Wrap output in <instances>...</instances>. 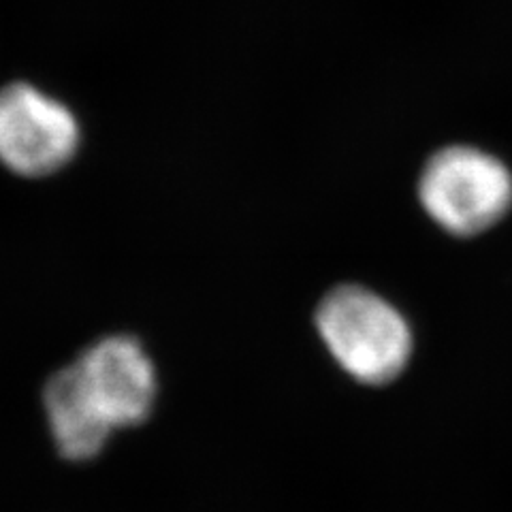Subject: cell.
Here are the masks:
<instances>
[{"mask_svg": "<svg viewBox=\"0 0 512 512\" xmlns=\"http://www.w3.org/2000/svg\"><path fill=\"white\" fill-rule=\"evenodd\" d=\"M156 370L146 348L131 335H109L86 348L45 384L43 406L64 459L99 455L116 429L150 416Z\"/></svg>", "mask_w": 512, "mask_h": 512, "instance_id": "6da1fadb", "label": "cell"}, {"mask_svg": "<svg viewBox=\"0 0 512 512\" xmlns=\"http://www.w3.org/2000/svg\"><path fill=\"white\" fill-rule=\"evenodd\" d=\"M316 329L342 370L363 384L395 380L412 355L404 314L363 286L333 288L320 301Z\"/></svg>", "mask_w": 512, "mask_h": 512, "instance_id": "7a4b0ae2", "label": "cell"}, {"mask_svg": "<svg viewBox=\"0 0 512 512\" xmlns=\"http://www.w3.org/2000/svg\"><path fill=\"white\" fill-rule=\"evenodd\" d=\"M419 199L438 227L457 237L491 229L512 207V175L500 158L472 146H451L427 160Z\"/></svg>", "mask_w": 512, "mask_h": 512, "instance_id": "3957f363", "label": "cell"}, {"mask_svg": "<svg viewBox=\"0 0 512 512\" xmlns=\"http://www.w3.org/2000/svg\"><path fill=\"white\" fill-rule=\"evenodd\" d=\"M73 111L39 88L13 82L0 88V163L24 178L60 171L79 148Z\"/></svg>", "mask_w": 512, "mask_h": 512, "instance_id": "277c9868", "label": "cell"}]
</instances>
